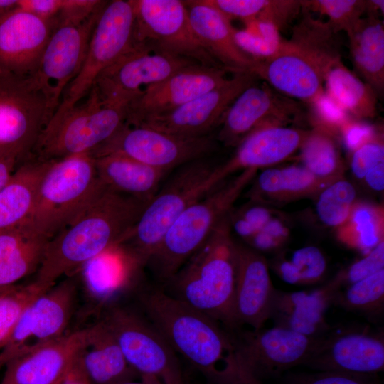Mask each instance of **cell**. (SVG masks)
<instances>
[{
  "label": "cell",
  "instance_id": "cell-1",
  "mask_svg": "<svg viewBox=\"0 0 384 384\" xmlns=\"http://www.w3.org/2000/svg\"><path fill=\"white\" fill-rule=\"evenodd\" d=\"M147 204L105 186L84 210L49 240L35 281L52 287L60 277L119 245Z\"/></svg>",
  "mask_w": 384,
  "mask_h": 384
},
{
  "label": "cell",
  "instance_id": "cell-2",
  "mask_svg": "<svg viewBox=\"0 0 384 384\" xmlns=\"http://www.w3.org/2000/svg\"><path fill=\"white\" fill-rule=\"evenodd\" d=\"M149 321L176 354L206 378L219 383L241 378L233 331L168 294L150 289L141 296Z\"/></svg>",
  "mask_w": 384,
  "mask_h": 384
},
{
  "label": "cell",
  "instance_id": "cell-3",
  "mask_svg": "<svg viewBox=\"0 0 384 384\" xmlns=\"http://www.w3.org/2000/svg\"><path fill=\"white\" fill-rule=\"evenodd\" d=\"M276 54L256 60L252 69L279 93L313 104L323 97L326 74L341 60L337 33L304 9Z\"/></svg>",
  "mask_w": 384,
  "mask_h": 384
},
{
  "label": "cell",
  "instance_id": "cell-4",
  "mask_svg": "<svg viewBox=\"0 0 384 384\" xmlns=\"http://www.w3.org/2000/svg\"><path fill=\"white\" fill-rule=\"evenodd\" d=\"M236 245L227 215L166 282L168 294L230 331L238 329L234 314Z\"/></svg>",
  "mask_w": 384,
  "mask_h": 384
},
{
  "label": "cell",
  "instance_id": "cell-5",
  "mask_svg": "<svg viewBox=\"0 0 384 384\" xmlns=\"http://www.w3.org/2000/svg\"><path fill=\"white\" fill-rule=\"evenodd\" d=\"M220 165L207 156L175 169L162 182L131 231L117 245L139 266H146L179 215L225 180Z\"/></svg>",
  "mask_w": 384,
  "mask_h": 384
},
{
  "label": "cell",
  "instance_id": "cell-6",
  "mask_svg": "<svg viewBox=\"0 0 384 384\" xmlns=\"http://www.w3.org/2000/svg\"><path fill=\"white\" fill-rule=\"evenodd\" d=\"M257 171L245 169L230 181H223L179 215L146 265L158 279L167 282L201 247Z\"/></svg>",
  "mask_w": 384,
  "mask_h": 384
},
{
  "label": "cell",
  "instance_id": "cell-7",
  "mask_svg": "<svg viewBox=\"0 0 384 384\" xmlns=\"http://www.w3.org/2000/svg\"><path fill=\"white\" fill-rule=\"evenodd\" d=\"M105 186L90 153L54 160L41 182L28 220L50 239L84 210Z\"/></svg>",
  "mask_w": 384,
  "mask_h": 384
},
{
  "label": "cell",
  "instance_id": "cell-8",
  "mask_svg": "<svg viewBox=\"0 0 384 384\" xmlns=\"http://www.w3.org/2000/svg\"><path fill=\"white\" fill-rule=\"evenodd\" d=\"M127 112L125 108L104 104L91 89L83 102L49 120L31 154L50 161L90 154L124 125Z\"/></svg>",
  "mask_w": 384,
  "mask_h": 384
},
{
  "label": "cell",
  "instance_id": "cell-9",
  "mask_svg": "<svg viewBox=\"0 0 384 384\" xmlns=\"http://www.w3.org/2000/svg\"><path fill=\"white\" fill-rule=\"evenodd\" d=\"M136 46L132 0L107 1L91 36L82 67L65 88L50 119L60 117L82 102L100 74Z\"/></svg>",
  "mask_w": 384,
  "mask_h": 384
},
{
  "label": "cell",
  "instance_id": "cell-10",
  "mask_svg": "<svg viewBox=\"0 0 384 384\" xmlns=\"http://www.w3.org/2000/svg\"><path fill=\"white\" fill-rule=\"evenodd\" d=\"M233 334L240 373L249 384L277 380L303 366L326 335L309 336L277 326Z\"/></svg>",
  "mask_w": 384,
  "mask_h": 384
},
{
  "label": "cell",
  "instance_id": "cell-11",
  "mask_svg": "<svg viewBox=\"0 0 384 384\" xmlns=\"http://www.w3.org/2000/svg\"><path fill=\"white\" fill-rule=\"evenodd\" d=\"M102 321L139 377H153L161 384H186L177 354L149 321L118 306L110 308Z\"/></svg>",
  "mask_w": 384,
  "mask_h": 384
},
{
  "label": "cell",
  "instance_id": "cell-12",
  "mask_svg": "<svg viewBox=\"0 0 384 384\" xmlns=\"http://www.w3.org/2000/svg\"><path fill=\"white\" fill-rule=\"evenodd\" d=\"M107 1L88 16L57 18L56 26L33 76L53 114L65 88L82 67L91 36Z\"/></svg>",
  "mask_w": 384,
  "mask_h": 384
},
{
  "label": "cell",
  "instance_id": "cell-13",
  "mask_svg": "<svg viewBox=\"0 0 384 384\" xmlns=\"http://www.w3.org/2000/svg\"><path fill=\"white\" fill-rule=\"evenodd\" d=\"M132 3L137 45L204 65L223 68L195 34L183 1L132 0Z\"/></svg>",
  "mask_w": 384,
  "mask_h": 384
},
{
  "label": "cell",
  "instance_id": "cell-14",
  "mask_svg": "<svg viewBox=\"0 0 384 384\" xmlns=\"http://www.w3.org/2000/svg\"><path fill=\"white\" fill-rule=\"evenodd\" d=\"M210 134L183 137L144 126L124 125L90 154H119L167 172L194 160L210 156L216 148Z\"/></svg>",
  "mask_w": 384,
  "mask_h": 384
},
{
  "label": "cell",
  "instance_id": "cell-15",
  "mask_svg": "<svg viewBox=\"0 0 384 384\" xmlns=\"http://www.w3.org/2000/svg\"><path fill=\"white\" fill-rule=\"evenodd\" d=\"M195 63H198L137 45L103 70L92 89L104 104L127 110L145 87Z\"/></svg>",
  "mask_w": 384,
  "mask_h": 384
},
{
  "label": "cell",
  "instance_id": "cell-16",
  "mask_svg": "<svg viewBox=\"0 0 384 384\" xmlns=\"http://www.w3.org/2000/svg\"><path fill=\"white\" fill-rule=\"evenodd\" d=\"M52 116L33 77L0 72V148L26 159Z\"/></svg>",
  "mask_w": 384,
  "mask_h": 384
},
{
  "label": "cell",
  "instance_id": "cell-17",
  "mask_svg": "<svg viewBox=\"0 0 384 384\" xmlns=\"http://www.w3.org/2000/svg\"><path fill=\"white\" fill-rule=\"evenodd\" d=\"M75 294V283L68 279L36 297L22 312L8 342L0 351V367L22 353L66 334Z\"/></svg>",
  "mask_w": 384,
  "mask_h": 384
},
{
  "label": "cell",
  "instance_id": "cell-18",
  "mask_svg": "<svg viewBox=\"0 0 384 384\" xmlns=\"http://www.w3.org/2000/svg\"><path fill=\"white\" fill-rule=\"evenodd\" d=\"M257 78L250 71L234 73L223 84L181 106L147 116L130 125L147 127L183 137L209 135L220 126L225 112L235 98Z\"/></svg>",
  "mask_w": 384,
  "mask_h": 384
},
{
  "label": "cell",
  "instance_id": "cell-19",
  "mask_svg": "<svg viewBox=\"0 0 384 384\" xmlns=\"http://www.w3.org/2000/svg\"><path fill=\"white\" fill-rule=\"evenodd\" d=\"M302 366L314 371L377 375L384 370L383 331L331 329Z\"/></svg>",
  "mask_w": 384,
  "mask_h": 384
},
{
  "label": "cell",
  "instance_id": "cell-20",
  "mask_svg": "<svg viewBox=\"0 0 384 384\" xmlns=\"http://www.w3.org/2000/svg\"><path fill=\"white\" fill-rule=\"evenodd\" d=\"M298 103L267 83L244 90L225 112L216 140L238 146L253 130L267 125H285L301 112Z\"/></svg>",
  "mask_w": 384,
  "mask_h": 384
},
{
  "label": "cell",
  "instance_id": "cell-21",
  "mask_svg": "<svg viewBox=\"0 0 384 384\" xmlns=\"http://www.w3.org/2000/svg\"><path fill=\"white\" fill-rule=\"evenodd\" d=\"M56 23L18 5L0 16V72L33 77Z\"/></svg>",
  "mask_w": 384,
  "mask_h": 384
},
{
  "label": "cell",
  "instance_id": "cell-22",
  "mask_svg": "<svg viewBox=\"0 0 384 384\" xmlns=\"http://www.w3.org/2000/svg\"><path fill=\"white\" fill-rule=\"evenodd\" d=\"M228 70L195 63L166 80L145 87L128 107L125 123L176 109L223 84Z\"/></svg>",
  "mask_w": 384,
  "mask_h": 384
},
{
  "label": "cell",
  "instance_id": "cell-23",
  "mask_svg": "<svg viewBox=\"0 0 384 384\" xmlns=\"http://www.w3.org/2000/svg\"><path fill=\"white\" fill-rule=\"evenodd\" d=\"M85 329L22 353L4 366L0 384H60L82 344Z\"/></svg>",
  "mask_w": 384,
  "mask_h": 384
},
{
  "label": "cell",
  "instance_id": "cell-24",
  "mask_svg": "<svg viewBox=\"0 0 384 384\" xmlns=\"http://www.w3.org/2000/svg\"><path fill=\"white\" fill-rule=\"evenodd\" d=\"M276 289L265 258L249 246L236 245L234 314L238 327L263 328L270 319Z\"/></svg>",
  "mask_w": 384,
  "mask_h": 384
},
{
  "label": "cell",
  "instance_id": "cell-25",
  "mask_svg": "<svg viewBox=\"0 0 384 384\" xmlns=\"http://www.w3.org/2000/svg\"><path fill=\"white\" fill-rule=\"evenodd\" d=\"M343 284L341 274L325 285L310 291L276 289L270 319L274 326L309 336H321L330 331L326 312Z\"/></svg>",
  "mask_w": 384,
  "mask_h": 384
},
{
  "label": "cell",
  "instance_id": "cell-26",
  "mask_svg": "<svg viewBox=\"0 0 384 384\" xmlns=\"http://www.w3.org/2000/svg\"><path fill=\"white\" fill-rule=\"evenodd\" d=\"M308 132L285 125L259 127L240 142L229 160L220 164V174L225 179L238 170H257L282 161L299 149Z\"/></svg>",
  "mask_w": 384,
  "mask_h": 384
},
{
  "label": "cell",
  "instance_id": "cell-27",
  "mask_svg": "<svg viewBox=\"0 0 384 384\" xmlns=\"http://www.w3.org/2000/svg\"><path fill=\"white\" fill-rule=\"evenodd\" d=\"M191 26L209 53L225 69L233 73L251 72L255 59L238 46L231 21L200 0L183 1Z\"/></svg>",
  "mask_w": 384,
  "mask_h": 384
},
{
  "label": "cell",
  "instance_id": "cell-28",
  "mask_svg": "<svg viewBox=\"0 0 384 384\" xmlns=\"http://www.w3.org/2000/svg\"><path fill=\"white\" fill-rule=\"evenodd\" d=\"M78 360L90 384H117L139 377L102 320L85 329Z\"/></svg>",
  "mask_w": 384,
  "mask_h": 384
},
{
  "label": "cell",
  "instance_id": "cell-29",
  "mask_svg": "<svg viewBox=\"0 0 384 384\" xmlns=\"http://www.w3.org/2000/svg\"><path fill=\"white\" fill-rule=\"evenodd\" d=\"M50 238L29 220L0 230V288L37 272Z\"/></svg>",
  "mask_w": 384,
  "mask_h": 384
},
{
  "label": "cell",
  "instance_id": "cell-30",
  "mask_svg": "<svg viewBox=\"0 0 384 384\" xmlns=\"http://www.w3.org/2000/svg\"><path fill=\"white\" fill-rule=\"evenodd\" d=\"M95 158L99 178L109 188L149 203L169 173L119 154Z\"/></svg>",
  "mask_w": 384,
  "mask_h": 384
},
{
  "label": "cell",
  "instance_id": "cell-31",
  "mask_svg": "<svg viewBox=\"0 0 384 384\" xmlns=\"http://www.w3.org/2000/svg\"><path fill=\"white\" fill-rule=\"evenodd\" d=\"M54 160L29 155L0 191V230L28 220L34 208L41 182Z\"/></svg>",
  "mask_w": 384,
  "mask_h": 384
},
{
  "label": "cell",
  "instance_id": "cell-32",
  "mask_svg": "<svg viewBox=\"0 0 384 384\" xmlns=\"http://www.w3.org/2000/svg\"><path fill=\"white\" fill-rule=\"evenodd\" d=\"M351 60L357 73L376 92L384 90V26L379 16L366 15L347 33Z\"/></svg>",
  "mask_w": 384,
  "mask_h": 384
},
{
  "label": "cell",
  "instance_id": "cell-33",
  "mask_svg": "<svg viewBox=\"0 0 384 384\" xmlns=\"http://www.w3.org/2000/svg\"><path fill=\"white\" fill-rule=\"evenodd\" d=\"M331 183L316 176L303 166L268 169L257 176L249 196L258 202L263 198L292 200L321 192Z\"/></svg>",
  "mask_w": 384,
  "mask_h": 384
},
{
  "label": "cell",
  "instance_id": "cell-34",
  "mask_svg": "<svg viewBox=\"0 0 384 384\" xmlns=\"http://www.w3.org/2000/svg\"><path fill=\"white\" fill-rule=\"evenodd\" d=\"M324 85L330 100L346 115L358 119H371L376 115L378 98L376 92L351 71L342 60L329 70Z\"/></svg>",
  "mask_w": 384,
  "mask_h": 384
},
{
  "label": "cell",
  "instance_id": "cell-35",
  "mask_svg": "<svg viewBox=\"0 0 384 384\" xmlns=\"http://www.w3.org/2000/svg\"><path fill=\"white\" fill-rule=\"evenodd\" d=\"M312 129L300 146V159L306 169L316 176L333 183L341 178L344 164L338 131L314 120Z\"/></svg>",
  "mask_w": 384,
  "mask_h": 384
},
{
  "label": "cell",
  "instance_id": "cell-36",
  "mask_svg": "<svg viewBox=\"0 0 384 384\" xmlns=\"http://www.w3.org/2000/svg\"><path fill=\"white\" fill-rule=\"evenodd\" d=\"M383 216L381 206L355 201L346 221L336 228L337 237L350 247L369 252L383 240Z\"/></svg>",
  "mask_w": 384,
  "mask_h": 384
},
{
  "label": "cell",
  "instance_id": "cell-37",
  "mask_svg": "<svg viewBox=\"0 0 384 384\" xmlns=\"http://www.w3.org/2000/svg\"><path fill=\"white\" fill-rule=\"evenodd\" d=\"M353 312L375 319L383 312L384 270L350 284L338 292L334 302Z\"/></svg>",
  "mask_w": 384,
  "mask_h": 384
},
{
  "label": "cell",
  "instance_id": "cell-38",
  "mask_svg": "<svg viewBox=\"0 0 384 384\" xmlns=\"http://www.w3.org/2000/svg\"><path fill=\"white\" fill-rule=\"evenodd\" d=\"M227 17L242 21L267 22L277 26L284 20L286 4L283 0H200Z\"/></svg>",
  "mask_w": 384,
  "mask_h": 384
},
{
  "label": "cell",
  "instance_id": "cell-39",
  "mask_svg": "<svg viewBox=\"0 0 384 384\" xmlns=\"http://www.w3.org/2000/svg\"><path fill=\"white\" fill-rule=\"evenodd\" d=\"M51 287L33 281L16 284L0 292V351L6 346L25 308Z\"/></svg>",
  "mask_w": 384,
  "mask_h": 384
},
{
  "label": "cell",
  "instance_id": "cell-40",
  "mask_svg": "<svg viewBox=\"0 0 384 384\" xmlns=\"http://www.w3.org/2000/svg\"><path fill=\"white\" fill-rule=\"evenodd\" d=\"M243 29H234L236 43L245 53L256 60H263L277 53L284 38L272 24L259 21L245 23Z\"/></svg>",
  "mask_w": 384,
  "mask_h": 384
},
{
  "label": "cell",
  "instance_id": "cell-41",
  "mask_svg": "<svg viewBox=\"0 0 384 384\" xmlns=\"http://www.w3.org/2000/svg\"><path fill=\"white\" fill-rule=\"evenodd\" d=\"M356 201V190L348 181L338 179L319 193L316 212L326 225L338 228L347 219Z\"/></svg>",
  "mask_w": 384,
  "mask_h": 384
},
{
  "label": "cell",
  "instance_id": "cell-42",
  "mask_svg": "<svg viewBox=\"0 0 384 384\" xmlns=\"http://www.w3.org/2000/svg\"><path fill=\"white\" fill-rule=\"evenodd\" d=\"M302 9L325 15L329 26L346 34L366 14V0H301Z\"/></svg>",
  "mask_w": 384,
  "mask_h": 384
},
{
  "label": "cell",
  "instance_id": "cell-43",
  "mask_svg": "<svg viewBox=\"0 0 384 384\" xmlns=\"http://www.w3.org/2000/svg\"><path fill=\"white\" fill-rule=\"evenodd\" d=\"M326 267L324 256L316 247H305L295 251L290 260H284L278 267L279 275L292 284L317 282Z\"/></svg>",
  "mask_w": 384,
  "mask_h": 384
},
{
  "label": "cell",
  "instance_id": "cell-44",
  "mask_svg": "<svg viewBox=\"0 0 384 384\" xmlns=\"http://www.w3.org/2000/svg\"><path fill=\"white\" fill-rule=\"evenodd\" d=\"M276 384H380L376 375L339 371H291L279 378Z\"/></svg>",
  "mask_w": 384,
  "mask_h": 384
},
{
  "label": "cell",
  "instance_id": "cell-45",
  "mask_svg": "<svg viewBox=\"0 0 384 384\" xmlns=\"http://www.w3.org/2000/svg\"><path fill=\"white\" fill-rule=\"evenodd\" d=\"M381 163H384L383 135L375 129L368 139L351 151V169L357 178H363Z\"/></svg>",
  "mask_w": 384,
  "mask_h": 384
},
{
  "label": "cell",
  "instance_id": "cell-46",
  "mask_svg": "<svg viewBox=\"0 0 384 384\" xmlns=\"http://www.w3.org/2000/svg\"><path fill=\"white\" fill-rule=\"evenodd\" d=\"M384 267V242H379L363 258L354 262L346 272L341 273L343 284H352L370 276Z\"/></svg>",
  "mask_w": 384,
  "mask_h": 384
},
{
  "label": "cell",
  "instance_id": "cell-47",
  "mask_svg": "<svg viewBox=\"0 0 384 384\" xmlns=\"http://www.w3.org/2000/svg\"><path fill=\"white\" fill-rule=\"evenodd\" d=\"M68 0H18V7L46 19H55L65 9Z\"/></svg>",
  "mask_w": 384,
  "mask_h": 384
},
{
  "label": "cell",
  "instance_id": "cell-48",
  "mask_svg": "<svg viewBox=\"0 0 384 384\" xmlns=\"http://www.w3.org/2000/svg\"><path fill=\"white\" fill-rule=\"evenodd\" d=\"M24 159L14 149L0 148V191L9 183L16 168Z\"/></svg>",
  "mask_w": 384,
  "mask_h": 384
},
{
  "label": "cell",
  "instance_id": "cell-49",
  "mask_svg": "<svg viewBox=\"0 0 384 384\" xmlns=\"http://www.w3.org/2000/svg\"><path fill=\"white\" fill-rule=\"evenodd\" d=\"M363 178L373 190L383 191L384 188V163L378 164L368 171Z\"/></svg>",
  "mask_w": 384,
  "mask_h": 384
},
{
  "label": "cell",
  "instance_id": "cell-50",
  "mask_svg": "<svg viewBox=\"0 0 384 384\" xmlns=\"http://www.w3.org/2000/svg\"><path fill=\"white\" fill-rule=\"evenodd\" d=\"M60 384H90L80 365L78 355L70 372Z\"/></svg>",
  "mask_w": 384,
  "mask_h": 384
},
{
  "label": "cell",
  "instance_id": "cell-51",
  "mask_svg": "<svg viewBox=\"0 0 384 384\" xmlns=\"http://www.w3.org/2000/svg\"><path fill=\"white\" fill-rule=\"evenodd\" d=\"M384 14V1L383 0H366V15H374L379 16L378 14L383 16Z\"/></svg>",
  "mask_w": 384,
  "mask_h": 384
},
{
  "label": "cell",
  "instance_id": "cell-52",
  "mask_svg": "<svg viewBox=\"0 0 384 384\" xmlns=\"http://www.w3.org/2000/svg\"><path fill=\"white\" fill-rule=\"evenodd\" d=\"M140 380L135 379L125 380L117 384H161V383L155 378L149 376H141Z\"/></svg>",
  "mask_w": 384,
  "mask_h": 384
},
{
  "label": "cell",
  "instance_id": "cell-53",
  "mask_svg": "<svg viewBox=\"0 0 384 384\" xmlns=\"http://www.w3.org/2000/svg\"><path fill=\"white\" fill-rule=\"evenodd\" d=\"M17 7L16 0H0V16Z\"/></svg>",
  "mask_w": 384,
  "mask_h": 384
},
{
  "label": "cell",
  "instance_id": "cell-54",
  "mask_svg": "<svg viewBox=\"0 0 384 384\" xmlns=\"http://www.w3.org/2000/svg\"><path fill=\"white\" fill-rule=\"evenodd\" d=\"M207 384H249L240 378H235L219 383H207Z\"/></svg>",
  "mask_w": 384,
  "mask_h": 384
},
{
  "label": "cell",
  "instance_id": "cell-55",
  "mask_svg": "<svg viewBox=\"0 0 384 384\" xmlns=\"http://www.w3.org/2000/svg\"><path fill=\"white\" fill-rule=\"evenodd\" d=\"M6 288H7V287L0 288V292L3 291V290L5 289Z\"/></svg>",
  "mask_w": 384,
  "mask_h": 384
}]
</instances>
